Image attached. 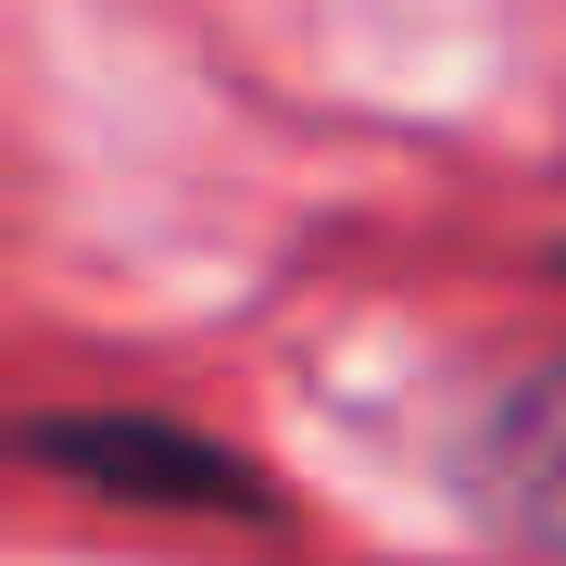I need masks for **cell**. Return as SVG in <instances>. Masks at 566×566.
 <instances>
[{
	"instance_id": "cell-1",
	"label": "cell",
	"mask_w": 566,
	"mask_h": 566,
	"mask_svg": "<svg viewBox=\"0 0 566 566\" xmlns=\"http://www.w3.org/2000/svg\"><path fill=\"white\" fill-rule=\"evenodd\" d=\"M13 453L39 465V479L88 491V504H164V516H240V528H277L290 491L264 479L240 441H214V428L189 416H151V403H51L13 428Z\"/></svg>"
},
{
	"instance_id": "cell-2",
	"label": "cell",
	"mask_w": 566,
	"mask_h": 566,
	"mask_svg": "<svg viewBox=\"0 0 566 566\" xmlns=\"http://www.w3.org/2000/svg\"><path fill=\"white\" fill-rule=\"evenodd\" d=\"M453 491H465V516H479L491 542L566 566V353L516 365V378L491 390L479 416H465V441H453Z\"/></svg>"
}]
</instances>
